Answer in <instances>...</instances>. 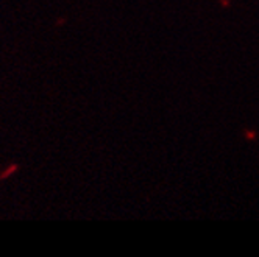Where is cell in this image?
Listing matches in <instances>:
<instances>
[{"instance_id":"obj_1","label":"cell","mask_w":259,"mask_h":257,"mask_svg":"<svg viewBox=\"0 0 259 257\" xmlns=\"http://www.w3.org/2000/svg\"><path fill=\"white\" fill-rule=\"evenodd\" d=\"M13 172H16V165H11V167L5 172V173H2L0 175V178H8V175H11Z\"/></svg>"}]
</instances>
